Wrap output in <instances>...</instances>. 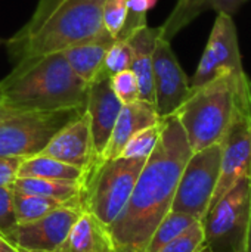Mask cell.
<instances>
[{"instance_id":"cell-34","label":"cell","mask_w":251,"mask_h":252,"mask_svg":"<svg viewBox=\"0 0 251 252\" xmlns=\"http://www.w3.org/2000/svg\"><path fill=\"white\" fill-rule=\"evenodd\" d=\"M19 252H27V251H19Z\"/></svg>"},{"instance_id":"cell-3","label":"cell","mask_w":251,"mask_h":252,"mask_svg":"<svg viewBox=\"0 0 251 252\" xmlns=\"http://www.w3.org/2000/svg\"><path fill=\"white\" fill-rule=\"evenodd\" d=\"M87 86L75 75L62 52L24 59L0 80V109H86Z\"/></svg>"},{"instance_id":"cell-1","label":"cell","mask_w":251,"mask_h":252,"mask_svg":"<svg viewBox=\"0 0 251 252\" xmlns=\"http://www.w3.org/2000/svg\"><path fill=\"white\" fill-rule=\"evenodd\" d=\"M191 155L192 149L178 117L161 120L158 142L146 158L124 210L108 227L114 252H145L155 227L172 210L179 179Z\"/></svg>"},{"instance_id":"cell-13","label":"cell","mask_w":251,"mask_h":252,"mask_svg":"<svg viewBox=\"0 0 251 252\" xmlns=\"http://www.w3.org/2000/svg\"><path fill=\"white\" fill-rule=\"evenodd\" d=\"M40 155L55 158L61 162L87 171L95 162V154L90 120L86 111L83 115L61 128L40 152Z\"/></svg>"},{"instance_id":"cell-11","label":"cell","mask_w":251,"mask_h":252,"mask_svg":"<svg viewBox=\"0 0 251 252\" xmlns=\"http://www.w3.org/2000/svg\"><path fill=\"white\" fill-rule=\"evenodd\" d=\"M81 213L80 198L64 202L38 220L16 224L6 239L19 251L53 252L64 242Z\"/></svg>"},{"instance_id":"cell-7","label":"cell","mask_w":251,"mask_h":252,"mask_svg":"<svg viewBox=\"0 0 251 252\" xmlns=\"http://www.w3.org/2000/svg\"><path fill=\"white\" fill-rule=\"evenodd\" d=\"M250 176L241 179L204 216V252H246L250 224Z\"/></svg>"},{"instance_id":"cell-27","label":"cell","mask_w":251,"mask_h":252,"mask_svg":"<svg viewBox=\"0 0 251 252\" xmlns=\"http://www.w3.org/2000/svg\"><path fill=\"white\" fill-rule=\"evenodd\" d=\"M127 19V0H104L102 25L114 38L120 35Z\"/></svg>"},{"instance_id":"cell-8","label":"cell","mask_w":251,"mask_h":252,"mask_svg":"<svg viewBox=\"0 0 251 252\" xmlns=\"http://www.w3.org/2000/svg\"><path fill=\"white\" fill-rule=\"evenodd\" d=\"M220 143L194 152L178 183L170 211L185 213L197 220L207 214L220 176Z\"/></svg>"},{"instance_id":"cell-33","label":"cell","mask_w":251,"mask_h":252,"mask_svg":"<svg viewBox=\"0 0 251 252\" xmlns=\"http://www.w3.org/2000/svg\"><path fill=\"white\" fill-rule=\"evenodd\" d=\"M250 185H251V171H250ZM246 252H251V207H250V224H249V236H247V248Z\"/></svg>"},{"instance_id":"cell-23","label":"cell","mask_w":251,"mask_h":252,"mask_svg":"<svg viewBox=\"0 0 251 252\" xmlns=\"http://www.w3.org/2000/svg\"><path fill=\"white\" fill-rule=\"evenodd\" d=\"M59 205L61 202H56L47 198L27 195V193H21L16 190H13L12 193V207H13V216H15L16 224H24V223L38 220L43 216L53 211L55 208H58Z\"/></svg>"},{"instance_id":"cell-28","label":"cell","mask_w":251,"mask_h":252,"mask_svg":"<svg viewBox=\"0 0 251 252\" xmlns=\"http://www.w3.org/2000/svg\"><path fill=\"white\" fill-rule=\"evenodd\" d=\"M109 83L114 94L123 105L139 100V86H138L136 75L133 74L132 69H124L114 74L109 78Z\"/></svg>"},{"instance_id":"cell-26","label":"cell","mask_w":251,"mask_h":252,"mask_svg":"<svg viewBox=\"0 0 251 252\" xmlns=\"http://www.w3.org/2000/svg\"><path fill=\"white\" fill-rule=\"evenodd\" d=\"M204 227L203 221H195L178 238L170 241L167 245L160 248L157 252H204Z\"/></svg>"},{"instance_id":"cell-2","label":"cell","mask_w":251,"mask_h":252,"mask_svg":"<svg viewBox=\"0 0 251 252\" xmlns=\"http://www.w3.org/2000/svg\"><path fill=\"white\" fill-rule=\"evenodd\" d=\"M104 0H38L30 21L9 40L10 59L64 52L104 31Z\"/></svg>"},{"instance_id":"cell-19","label":"cell","mask_w":251,"mask_h":252,"mask_svg":"<svg viewBox=\"0 0 251 252\" xmlns=\"http://www.w3.org/2000/svg\"><path fill=\"white\" fill-rule=\"evenodd\" d=\"M53 252H114V244L108 227L93 214L83 211Z\"/></svg>"},{"instance_id":"cell-10","label":"cell","mask_w":251,"mask_h":252,"mask_svg":"<svg viewBox=\"0 0 251 252\" xmlns=\"http://www.w3.org/2000/svg\"><path fill=\"white\" fill-rule=\"evenodd\" d=\"M220 176L212 199L213 207L251 171V106H240L220 140ZM210 210V208H209Z\"/></svg>"},{"instance_id":"cell-31","label":"cell","mask_w":251,"mask_h":252,"mask_svg":"<svg viewBox=\"0 0 251 252\" xmlns=\"http://www.w3.org/2000/svg\"><path fill=\"white\" fill-rule=\"evenodd\" d=\"M22 158H4L0 157V186H10L16 179L18 167Z\"/></svg>"},{"instance_id":"cell-17","label":"cell","mask_w":251,"mask_h":252,"mask_svg":"<svg viewBox=\"0 0 251 252\" xmlns=\"http://www.w3.org/2000/svg\"><path fill=\"white\" fill-rule=\"evenodd\" d=\"M114 40L115 38L104 30L96 37L62 52L71 69L87 87L99 80L107 52Z\"/></svg>"},{"instance_id":"cell-30","label":"cell","mask_w":251,"mask_h":252,"mask_svg":"<svg viewBox=\"0 0 251 252\" xmlns=\"http://www.w3.org/2000/svg\"><path fill=\"white\" fill-rule=\"evenodd\" d=\"M12 193L13 190L10 186H0V233L4 238L16 226L12 207Z\"/></svg>"},{"instance_id":"cell-16","label":"cell","mask_w":251,"mask_h":252,"mask_svg":"<svg viewBox=\"0 0 251 252\" xmlns=\"http://www.w3.org/2000/svg\"><path fill=\"white\" fill-rule=\"evenodd\" d=\"M160 28L143 25L132 32L127 38L132 49L130 69L136 75L139 86V99L154 105V74H152V56Z\"/></svg>"},{"instance_id":"cell-5","label":"cell","mask_w":251,"mask_h":252,"mask_svg":"<svg viewBox=\"0 0 251 252\" xmlns=\"http://www.w3.org/2000/svg\"><path fill=\"white\" fill-rule=\"evenodd\" d=\"M143 158H114L96 161L81 179L80 205L109 227L124 210L138 177L145 165Z\"/></svg>"},{"instance_id":"cell-6","label":"cell","mask_w":251,"mask_h":252,"mask_svg":"<svg viewBox=\"0 0 251 252\" xmlns=\"http://www.w3.org/2000/svg\"><path fill=\"white\" fill-rule=\"evenodd\" d=\"M86 109L3 111L0 109V157L28 158L40 154L52 137Z\"/></svg>"},{"instance_id":"cell-20","label":"cell","mask_w":251,"mask_h":252,"mask_svg":"<svg viewBox=\"0 0 251 252\" xmlns=\"http://www.w3.org/2000/svg\"><path fill=\"white\" fill-rule=\"evenodd\" d=\"M10 188L16 192L36 195L47 198L56 202H68L80 198L81 182L72 180H50V179H37V177H16Z\"/></svg>"},{"instance_id":"cell-14","label":"cell","mask_w":251,"mask_h":252,"mask_svg":"<svg viewBox=\"0 0 251 252\" xmlns=\"http://www.w3.org/2000/svg\"><path fill=\"white\" fill-rule=\"evenodd\" d=\"M121 108L123 103L114 94L109 78L98 80L87 87L86 114L90 120L95 162L102 159Z\"/></svg>"},{"instance_id":"cell-4","label":"cell","mask_w":251,"mask_h":252,"mask_svg":"<svg viewBox=\"0 0 251 252\" xmlns=\"http://www.w3.org/2000/svg\"><path fill=\"white\" fill-rule=\"evenodd\" d=\"M251 106V80L222 74L191 94L176 111V117L194 152L220 143L237 109Z\"/></svg>"},{"instance_id":"cell-18","label":"cell","mask_w":251,"mask_h":252,"mask_svg":"<svg viewBox=\"0 0 251 252\" xmlns=\"http://www.w3.org/2000/svg\"><path fill=\"white\" fill-rule=\"evenodd\" d=\"M247 1L250 0H176L170 15L164 24L158 27L160 37L172 41L173 37L178 35L185 27L209 10L234 16Z\"/></svg>"},{"instance_id":"cell-25","label":"cell","mask_w":251,"mask_h":252,"mask_svg":"<svg viewBox=\"0 0 251 252\" xmlns=\"http://www.w3.org/2000/svg\"><path fill=\"white\" fill-rule=\"evenodd\" d=\"M161 133V121L157 126L148 127L136 133L124 146L120 157L123 158H143L146 159L154 151Z\"/></svg>"},{"instance_id":"cell-32","label":"cell","mask_w":251,"mask_h":252,"mask_svg":"<svg viewBox=\"0 0 251 252\" xmlns=\"http://www.w3.org/2000/svg\"><path fill=\"white\" fill-rule=\"evenodd\" d=\"M0 252H19V250L0 233Z\"/></svg>"},{"instance_id":"cell-15","label":"cell","mask_w":251,"mask_h":252,"mask_svg":"<svg viewBox=\"0 0 251 252\" xmlns=\"http://www.w3.org/2000/svg\"><path fill=\"white\" fill-rule=\"evenodd\" d=\"M160 121L161 118L158 117L157 109L152 103L139 99L132 103L123 105L101 161L118 158L126 143L136 133L157 126Z\"/></svg>"},{"instance_id":"cell-12","label":"cell","mask_w":251,"mask_h":252,"mask_svg":"<svg viewBox=\"0 0 251 252\" xmlns=\"http://www.w3.org/2000/svg\"><path fill=\"white\" fill-rule=\"evenodd\" d=\"M154 106L161 120L172 117L191 94L189 78L182 69L170 41L158 35L154 56Z\"/></svg>"},{"instance_id":"cell-29","label":"cell","mask_w":251,"mask_h":252,"mask_svg":"<svg viewBox=\"0 0 251 252\" xmlns=\"http://www.w3.org/2000/svg\"><path fill=\"white\" fill-rule=\"evenodd\" d=\"M157 0H127V19L123 31L117 38H129L133 31L148 25L146 13L155 6Z\"/></svg>"},{"instance_id":"cell-21","label":"cell","mask_w":251,"mask_h":252,"mask_svg":"<svg viewBox=\"0 0 251 252\" xmlns=\"http://www.w3.org/2000/svg\"><path fill=\"white\" fill-rule=\"evenodd\" d=\"M83 176H84L83 170L40 154L24 158L16 173V177H37V179L72 180V182H81Z\"/></svg>"},{"instance_id":"cell-24","label":"cell","mask_w":251,"mask_h":252,"mask_svg":"<svg viewBox=\"0 0 251 252\" xmlns=\"http://www.w3.org/2000/svg\"><path fill=\"white\" fill-rule=\"evenodd\" d=\"M130 65H132V49L129 46L127 38H115L107 52L99 80L111 78L114 74L120 71L130 69Z\"/></svg>"},{"instance_id":"cell-22","label":"cell","mask_w":251,"mask_h":252,"mask_svg":"<svg viewBox=\"0 0 251 252\" xmlns=\"http://www.w3.org/2000/svg\"><path fill=\"white\" fill-rule=\"evenodd\" d=\"M195 221H200V220H197L192 216L185 214V213L170 211L155 227V230L145 248V252H157L160 248L167 245L170 241L178 238L180 233H183Z\"/></svg>"},{"instance_id":"cell-9","label":"cell","mask_w":251,"mask_h":252,"mask_svg":"<svg viewBox=\"0 0 251 252\" xmlns=\"http://www.w3.org/2000/svg\"><path fill=\"white\" fill-rule=\"evenodd\" d=\"M222 74H231L237 78L249 77L243 66L235 22L226 13L216 16L200 63L189 80L191 89L204 86Z\"/></svg>"}]
</instances>
